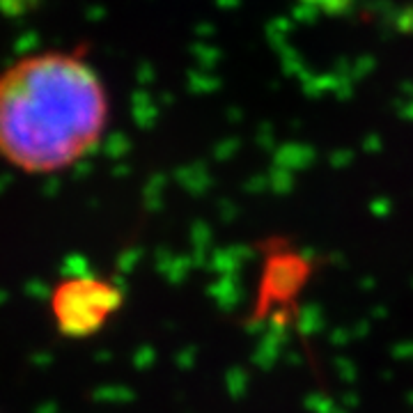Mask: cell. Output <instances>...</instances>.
<instances>
[{"label": "cell", "instance_id": "cell-1", "mask_svg": "<svg viewBox=\"0 0 413 413\" xmlns=\"http://www.w3.org/2000/svg\"><path fill=\"white\" fill-rule=\"evenodd\" d=\"M108 124V94L78 53H37L0 72V156L48 175L97 150Z\"/></svg>", "mask_w": 413, "mask_h": 413}, {"label": "cell", "instance_id": "cell-2", "mask_svg": "<svg viewBox=\"0 0 413 413\" xmlns=\"http://www.w3.org/2000/svg\"><path fill=\"white\" fill-rule=\"evenodd\" d=\"M122 287L101 275H67L51 292V317L67 338H90L99 333L122 308Z\"/></svg>", "mask_w": 413, "mask_h": 413}, {"label": "cell", "instance_id": "cell-3", "mask_svg": "<svg viewBox=\"0 0 413 413\" xmlns=\"http://www.w3.org/2000/svg\"><path fill=\"white\" fill-rule=\"evenodd\" d=\"M23 3H26V0H23ZM28 5H31V3H28ZM0 7H3L5 12H9V14H18V12H23L21 5H18L16 0H0Z\"/></svg>", "mask_w": 413, "mask_h": 413}]
</instances>
